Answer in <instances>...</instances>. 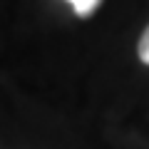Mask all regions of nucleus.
Wrapping results in <instances>:
<instances>
[{"label":"nucleus","mask_w":149,"mask_h":149,"mask_svg":"<svg viewBox=\"0 0 149 149\" xmlns=\"http://www.w3.org/2000/svg\"><path fill=\"white\" fill-rule=\"evenodd\" d=\"M67 3L72 5V10L77 13L80 17H87V15H92V13L100 8L102 0H67Z\"/></svg>","instance_id":"1"},{"label":"nucleus","mask_w":149,"mask_h":149,"mask_svg":"<svg viewBox=\"0 0 149 149\" xmlns=\"http://www.w3.org/2000/svg\"><path fill=\"white\" fill-rule=\"evenodd\" d=\"M137 55H139V60H142L144 65H149V25H147V30L142 32V37H139Z\"/></svg>","instance_id":"2"}]
</instances>
